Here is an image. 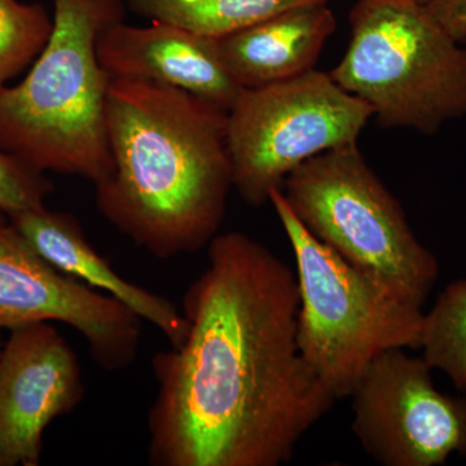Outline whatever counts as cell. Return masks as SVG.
I'll return each mask as SVG.
<instances>
[{
	"instance_id": "1",
	"label": "cell",
	"mask_w": 466,
	"mask_h": 466,
	"mask_svg": "<svg viewBox=\"0 0 466 466\" xmlns=\"http://www.w3.org/2000/svg\"><path fill=\"white\" fill-rule=\"evenodd\" d=\"M187 289L177 348L152 359L155 466H280L334 406L300 352L296 271L245 233H218Z\"/></svg>"
},
{
	"instance_id": "10",
	"label": "cell",
	"mask_w": 466,
	"mask_h": 466,
	"mask_svg": "<svg viewBox=\"0 0 466 466\" xmlns=\"http://www.w3.org/2000/svg\"><path fill=\"white\" fill-rule=\"evenodd\" d=\"M84 397L78 359L56 328L12 329L0 354V466H38L46 429Z\"/></svg>"
},
{
	"instance_id": "15",
	"label": "cell",
	"mask_w": 466,
	"mask_h": 466,
	"mask_svg": "<svg viewBox=\"0 0 466 466\" xmlns=\"http://www.w3.org/2000/svg\"><path fill=\"white\" fill-rule=\"evenodd\" d=\"M422 358L466 392V278L441 291L424 315Z\"/></svg>"
},
{
	"instance_id": "11",
	"label": "cell",
	"mask_w": 466,
	"mask_h": 466,
	"mask_svg": "<svg viewBox=\"0 0 466 466\" xmlns=\"http://www.w3.org/2000/svg\"><path fill=\"white\" fill-rule=\"evenodd\" d=\"M97 56L112 78L159 82L227 110L242 88L223 63L216 39L159 21L149 26L119 21L106 27L97 41Z\"/></svg>"
},
{
	"instance_id": "21",
	"label": "cell",
	"mask_w": 466,
	"mask_h": 466,
	"mask_svg": "<svg viewBox=\"0 0 466 466\" xmlns=\"http://www.w3.org/2000/svg\"><path fill=\"white\" fill-rule=\"evenodd\" d=\"M2 342H0V354H2Z\"/></svg>"
},
{
	"instance_id": "20",
	"label": "cell",
	"mask_w": 466,
	"mask_h": 466,
	"mask_svg": "<svg viewBox=\"0 0 466 466\" xmlns=\"http://www.w3.org/2000/svg\"><path fill=\"white\" fill-rule=\"evenodd\" d=\"M419 2L428 3V2H429V0H419Z\"/></svg>"
},
{
	"instance_id": "8",
	"label": "cell",
	"mask_w": 466,
	"mask_h": 466,
	"mask_svg": "<svg viewBox=\"0 0 466 466\" xmlns=\"http://www.w3.org/2000/svg\"><path fill=\"white\" fill-rule=\"evenodd\" d=\"M433 370L406 349L389 350L350 395L352 431L380 465L438 466L466 456V398L438 390Z\"/></svg>"
},
{
	"instance_id": "16",
	"label": "cell",
	"mask_w": 466,
	"mask_h": 466,
	"mask_svg": "<svg viewBox=\"0 0 466 466\" xmlns=\"http://www.w3.org/2000/svg\"><path fill=\"white\" fill-rule=\"evenodd\" d=\"M52 29L45 5L0 0V90L39 56Z\"/></svg>"
},
{
	"instance_id": "18",
	"label": "cell",
	"mask_w": 466,
	"mask_h": 466,
	"mask_svg": "<svg viewBox=\"0 0 466 466\" xmlns=\"http://www.w3.org/2000/svg\"><path fill=\"white\" fill-rule=\"evenodd\" d=\"M425 5L451 36L466 41V0H429Z\"/></svg>"
},
{
	"instance_id": "17",
	"label": "cell",
	"mask_w": 466,
	"mask_h": 466,
	"mask_svg": "<svg viewBox=\"0 0 466 466\" xmlns=\"http://www.w3.org/2000/svg\"><path fill=\"white\" fill-rule=\"evenodd\" d=\"M54 186L45 173L0 148V214L7 219L46 208Z\"/></svg>"
},
{
	"instance_id": "12",
	"label": "cell",
	"mask_w": 466,
	"mask_h": 466,
	"mask_svg": "<svg viewBox=\"0 0 466 466\" xmlns=\"http://www.w3.org/2000/svg\"><path fill=\"white\" fill-rule=\"evenodd\" d=\"M8 223L58 271L124 303L142 320L158 328L171 348H177L183 342L188 329L183 312L159 294L130 283L116 274L91 247L84 229L72 214L45 208L12 218Z\"/></svg>"
},
{
	"instance_id": "3",
	"label": "cell",
	"mask_w": 466,
	"mask_h": 466,
	"mask_svg": "<svg viewBox=\"0 0 466 466\" xmlns=\"http://www.w3.org/2000/svg\"><path fill=\"white\" fill-rule=\"evenodd\" d=\"M54 29L30 72L0 90V148L42 173L95 186L113 173L100 34L124 21L125 0H54Z\"/></svg>"
},
{
	"instance_id": "2",
	"label": "cell",
	"mask_w": 466,
	"mask_h": 466,
	"mask_svg": "<svg viewBox=\"0 0 466 466\" xmlns=\"http://www.w3.org/2000/svg\"><path fill=\"white\" fill-rule=\"evenodd\" d=\"M113 173L95 186L101 216L159 259L205 249L233 188L227 109L182 88L110 79Z\"/></svg>"
},
{
	"instance_id": "7",
	"label": "cell",
	"mask_w": 466,
	"mask_h": 466,
	"mask_svg": "<svg viewBox=\"0 0 466 466\" xmlns=\"http://www.w3.org/2000/svg\"><path fill=\"white\" fill-rule=\"evenodd\" d=\"M370 118L364 101L317 69L241 88L227 110L233 189L251 207H262L303 162L357 144Z\"/></svg>"
},
{
	"instance_id": "13",
	"label": "cell",
	"mask_w": 466,
	"mask_h": 466,
	"mask_svg": "<svg viewBox=\"0 0 466 466\" xmlns=\"http://www.w3.org/2000/svg\"><path fill=\"white\" fill-rule=\"evenodd\" d=\"M336 26L327 3L300 5L216 43L235 81L242 88L257 87L315 69Z\"/></svg>"
},
{
	"instance_id": "4",
	"label": "cell",
	"mask_w": 466,
	"mask_h": 466,
	"mask_svg": "<svg viewBox=\"0 0 466 466\" xmlns=\"http://www.w3.org/2000/svg\"><path fill=\"white\" fill-rule=\"evenodd\" d=\"M332 76L385 128L434 135L466 116V46L419 0H359Z\"/></svg>"
},
{
	"instance_id": "5",
	"label": "cell",
	"mask_w": 466,
	"mask_h": 466,
	"mask_svg": "<svg viewBox=\"0 0 466 466\" xmlns=\"http://www.w3.org/2000/svg\"><path fill=\"white\" fill-rule=\"evenodd\" d=\"M268 202L296 260L300 352L334 400H346L383 352L420 349L425 312L317 240L280 188Z\"/></svg>"
},
{
	"instance_id": "6",
	"label": "cell",
	"mask_w": 466,
	"mask_h": 466,
	"mask_svg": "<svg viewBox=\"0 0 466 466\" xmlns=\"http://www.w3.org/2000/svg\"><path fill=\"white\" fill-rule=\"evenodd\" d=\"M281 192L317 240L401 299L424 308L440 262L358 143L303 162L288 175Z\"/></svg>"
},
{
	"instance_id": "14",
	"label": "cell",
	"mask_w": 466,
	"mask_h": 466,
	"mask_svg": "<svg viewBox=\"0 0 466 466\" xmlns=\"http://www.w3.org/2000/svg\"><path fill=\"white\" fill-rule=\"evenodd\" d=\"M328 0H128L137 15L219 39L300 5Z\"/></svg>"
},
{
	"instance_id": "19",
	"label": "cell",
	"mask_w": 466,
	"mask_h": 466,
	"mask_svg": "<svg viewBox=\"0 0 466 466\" xmlns=\"http://www.w3.org/2000/svg\"><path fill=\"white\" fill-rule=\"evenodd\" d=\"M5 223H8L7 218L0 214V226L5 225Z\"/></svg>"
},
{
	"instance_id": "9",
	"label": "cell",
	"mask_w": 466,
	"mask_h": 466,
	"mask_svg": "<svg viewBox=\"0 0 466 466\" xmlns=\"http://www.w3.org/2000/svg\"><path fill=\"white\" fill-rule=\"evenodd\" d=\"M50 321L75 328L101 370H125L137 358L142 319L58 271L5 223L0 226V328Z\"/></svg>"
}]
</instances>
